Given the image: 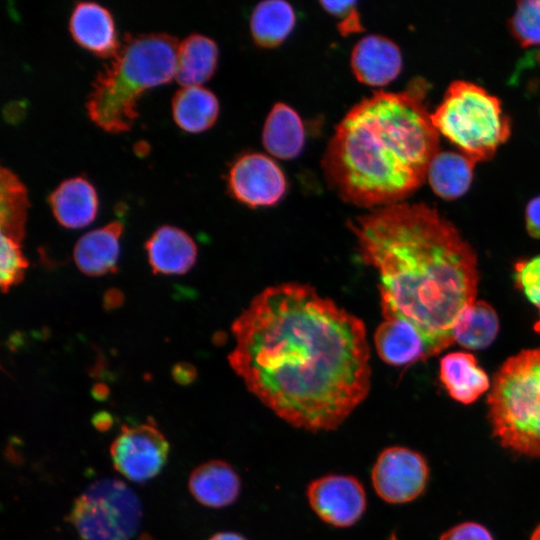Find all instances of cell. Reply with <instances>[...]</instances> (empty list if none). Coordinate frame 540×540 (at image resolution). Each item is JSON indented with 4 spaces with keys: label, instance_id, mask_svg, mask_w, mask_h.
<instances>
[{
    "label": "cell",
    "instance_id": "cell-1",
    "mask_svg": "<svg viewBox=\"0 0 540 540\" xmlns=\"http://www.w3.org/2000/svg\"><path fill=\"white\" fill-rule=\"evenodd\" d=\"M231 331L233 371L264 406L297 429L337 430L369 394L363 321L310 285L265 288Z\"/></svg>",
    "mask_w": 540,
    "mask_h": 540
},
{
    "label": "cell",
    "instance_id": "cell-2",
    "mask_svg": "<svg viewBox=\"0 0 540 540\" xmlns=\"http://www.w3.org/2000/svg\"><path fill=\"white\" fill-rule=\"evenodd\" d=\"M361 259L379 277L384 319L400 318L423 336L433 355L454 343L453 327L476 301L477 257L435 208L401 202L352 219Z\"/></svg>",
    "mask_w": 540,
    "mask_h": 540
},
{
    "label": "cell",
    "instance_id": "cell-3",
    "mask_svg": "<svg viewBox=\"0 0 540 540\" xmlns=\"http://www.w3.org/2000/svg\"><path fill=\"white\" fill-rule=\"evenodd\" d=\"M425 87L374 91L335 126L321 159L328 186L344 201L376 209L401 203L427 177L439 132Z\"/></svg>",
    "mask_w": 540,
    "mask_h": 540
},
{
    "label": "cell",
    "instance_id": "cell-4",
    "mask_svg": "<svg viewBox=\"0 0 540 540\" xmlns=\"http://www.w3.org/2000/svg\"><path fill=\"white\" fill-rule=\"evenodd\" d=\"M177 46V38L165 32L126 33L91 83L85 102L89 118L108 132L129 130L142 92L175 76Z\"/></svg>",
    "mask_w": 540,
    "mask_h": 540
},
{
    "label": "cell",
    "instance_id": "cell-5",
    "mask_svg": "<svg viewBox=\"0 0 540 540\" xmlns=\"http://www.w3.org/2000/svg\"><path fill=\"white\" fill-rule=\"evenodd\" d=\"M487 404L498 442L518 454L540 458V348L522 350L504 361Z\"/></svg>",
    "mask_w": 540,
    "mask_h": 540
},
{
    "label": "cell",
    "instance_id": "cell-6",
    "mask_svg": "<svg viewBox=\"0 0 540 540\" xmlns=\"http://www.w3.org/2000/svg\"><path fill=\"white\" fill-rule=\"evenodd\" d=\"M431 119L439 134L475 164L491 159L511 133L499 98L465 80L448 86Z\"/></svg>",
    "mask_w": 540,
    "mask_h": 540
},
{
    "label": "cell",
    "instance_id": "cell-7",
    "mask_svg": "<svg viewBox=\"0 0 540 540\" xmlns=\"http://www.w3.org/2000/svg\"><path fill=\"white\" fill-rule=\"evenodd\" d=\"M141 518L135 492L114 478L91 483L74 500L68 516L81 540H131Z\"/></svg>",
    "mask_w": 540,
    "mask_h": 540
},
{
    "label": "cell",
    "instance_id": "cell-8",
    "mask_svg": "<svg viewBox=\"0 0 540 540\" xmlns=\"http://www.w3.org/2000/svg\"><path fill=\"white\" fill-rule=\"evenodd\" d=\"M429 472L421 453L403 446H391L378 454L371 469V483L384 502L405 504L424 492Z\"/></svg>",
    "mask_w": 540,
    "mask_h": 540
},
{
    "label": "cell",
    "instance_id": "cell-9",
    "mask_svg": "<svg viewBox=\"0 0 540 540\" xmlns=\"http://www.w3.org/2000/svg\"><path fill=\"white\" fill-rule=\"evenodd\" d=\"M169 443L151 420L123 425L110 447L114 468L126 479L143 483L158 475L167 462Z\"/></svg>",
    "mask_w": 540,
    "mask_h": 540
},
{
    "label": "cell",
    "instance_id": "cell-10",
    "mask_svg": "<svg viewBox=\"0 0 540 540\" xmlns=\"http://www.w3.org/2000/svg\"><path fill=\"white\" fill-rule=\"evenodd\" d=\"M305 494L314 514L334 528L354 526L367 509L365 487L353 475L330 473L320 476L307 485Z\"/></svg>",
    "mask_w": 540,
    "mask_h": 540
},
{
    "label": "cell",
    "instance_id": "cell-11",
    "mask_svg": "<svg viewBox=\"0 0 540 540\" xmlns=\"http://www.w3.org/2000/svg\"><path fill=\"white\" fill-rule=\"evenodd\" d=\"M227 181L231 195L253 208L277 204L287 190V180L280 166L268 155L258 152L236 159Z\"/></svg>",
    "mask_w": 540,
    "mask_h": 540
},
{
    "label": "cell",
    "instance_id": "cell-12",
    "mask_svg": "<svg viewBox=\"0 0 540 540\" xmlns=\"http://www.w3.org/2000/svg\"><path fill=\"white\" fill-rule=\"evenodd\" d=\"M350 65L360 83L383 87L401 73L402 53L391 39L379 34H368L354 45Z\"/></svg>",
    "mask_w": 540,
    "mask_h": 540
},
{
    "label": "cell",
    "instance_id": "cell-13",
    "mask_svg": "<svg viewBox=\"0 0 540 540\" xmlns=\"http://www.w3.org/2000/svg\"><path fill=\"white\" fill-rule=\"evenodd\" d=\"M73 39L92 53L111 58L119 49L115 23L109 10L93 1L77 2L69 18Z\"/></svg>",
    "mask_w": 540,
    "mask_h": 540
},
{
    "label": "cell",
    "instance_id": "cell-14",
    "mask_svg": "<svg viewBox=\"0 0 540 540\" xmlns=\"http://www.w3.org/2000/svg\"><path fill=\"white\" fill-rule=\"evenodd\" d=\"M241 479L235 468L219 459L198 465L190 474L188 488L194 499L203 506L225 508L239 498Z\"/></svg>",
    "mask_w": 540,
    "mask_h": 540
},
{
    "label": "cell",
    "instance_id": "cell-15",
    "mask_svg": "<svg viewBox=\"0 0 540 540\" xmlns=\"http://www.w3.org/2000/svg\"><path fill=\"white\" fill-rule=\"evenodd\" d=\"M379 357L392 366H403L425 360L433 353L420 332L400 318L384 319L374 333Z\"/></svg>",
    "mask_w": 540,
    "mask_h": 540
},
{
    "label": "cell",
    "instance_id": "cell-16",
    "mask_svg": "<svg viewBox=\"0 0 540 540\" xmlns=\"http://www.w3.org/2000/svg\"><path fill=\"white\" fill-rule=\"evenodd\" d=\"M145 246L154 273L184 274L196 261L197 247L193 239L171 225L156 229Z\"/></svg>",
    "mask_w": 540,
    "mask_h": 540
},
{
    "label": "cell",
    "instance_id": "cell-17",
    "mask_svg": "<svg viewBox=\"0 0 540 540\" xmlns=\"http://www.w3.org/2000/svg\"><path fill=\"white\" fill-rule=\"evenodd\" d=\"M48 201L56 220L67 228L84 227L97 214V193L83 176L62 180L49 194Z\"/></svg>",
    "mask_w": 540,
    "mask_h": 540
},
{
    "label": "cell",
    "instance_id": "cell-18",
    "mask_svg": "<svg viewBox=\"0 0 540 540\" xmlns=\"http://www.w3.org/2000/svg\"><path fill=\"white\" fill-rule=\"evenodd\" d=\"M122 231V222L115 220L82 235L74 248V260L79 270L88 276L115 271Z\"/></svg>",
    "mask_w": 540,
    "mask_h": 540
},
{
    "label": "cell",
    "instance_id": "cell-19",
    "mask_svg": "<svg viewBox=\"0 0 540 540\" xmlns=\"http://www.w3.org/2000/svg\"><path fill=\"white\" fill-rule=\"evenodd\" d=\"M440 380L452 399L471 404L490 390L485 371L477 365L475 356L468 352H452L440 360Z\"/></svg>",
    "mask_w": 540,
    "mask_h": 540
},
{
    "label": "cell",
    "instance_id": "cell-20",
    "mask_svg": "<svg viewBox=\"0 0 540 540\" xmlns=\"http://www.w3.org/2000/svg\"><path fill=\"white\" fill-rule=\"evenodd\" d=\"M305 137V127L298 112L284 102L275 103L262 130L265 150L275 158L291 160L302 152Z\"/></svg>",
    "mask_w": 540,
    "mask_h": 540
},
{
    "label": "cell",
    "instance_id": "cell-21",
    "mask_svg": "<svg viewBox=\"0 0 540 540\" xmlns=\"http://www.w3.org/2000/svg\"><path fill=\"white\" fill-rule=\"evenodd\" d=\"M218 57V46L212 38L190 33L177 46L176 81L182 86L201 85L214 74Z\"/></svg>",
    "mask_w": 540,
    "mask_h": 540
},
{
    "label": "cell",
    "instance_id": "cell-22",
    "mask_svg": "<svg viewBox=\"0 0 540 540\" xmlns=\"http://www.w3.org/2000/svg\"><path fill=\"white\" fill-rule=\"evenodd\" d=\"M172 114L183 130L201 132L216 122L219 101L211 90L202 85L182 86L173 95Z\"/></svg>",
    "mask_w": 540,
    "mask_h": 540
},
{
    "label": "cell",
    "instance_id": "cell-23",
    "mask_svg": "<svg viewBox=\"0 0 540 540\" xmlns=\"http://www.w3.org/2000/svg\"><path fill=\"white\" fill-rule=\"evenodd\" d=\"M474 167L475 163L461 152L439 151L429 165L426 178L436 195L454 200L468 191Z\"/></svg>",
    "mask_w": 540,
    "mask_h": 540
},
{
    "label": "cell",
    "instance_id": "cell-24",
    "mask_svg": "<svg viewBox=\"0 0 540 540\" xmlns=\"http://www.w3.org/2000/svg\"><path fill=\"white\" fill-rule=\"evenodd\" d=\"M296 25V14L285 0H264L253 9L250 31L254 42L263 48L282 44Z\"/></svg>",
    "mask_w": 540,
    "mask_h": 540
},
{
    "label": "cell",
    "instance_id": "cell-25",
    "mask_svg": "<svg viewBox=\"0 0 540 540\" xmlns=\"http://www.w3.org/2000/svg\"><path fill=\"white\" fill-rule=\"evenodd\" d=\"M499 331L495 309L485 301H475L466 307L453 327L454 342L464 348L479 350L488 347Z\"/></svg>",
    "mask_w": 540,
    "mask_h": 540
},
{
    "label": "cell",
    "instance_id": "cell-26",
    "mask_svg": "<svg viewBox=\"0 0 540 540\" xmlns=\"http://www.w3.org/2000/svg\"><path fill=\"white\" fill-rule=\"evenodd\" d=\"M0 206L1 237L21 244L29 207L27 190L18 176L4 166L0 169Z\"/></svg>",
    "mask_w": 540,
    "mask_h": 540
},
{
    "label": "cell",
    "instance_id": "cell-27",
    "mask_svg": "<svg viewBox=\"0 0 540 540\" xmlns=\"http://www.w3.org/2000/svg\"><path fill=\"white\" fill-rule=\"evenodd\" d=\"M510 27L522 47L540 45V0L517 2Z\"/></svg>",
    "mask_w": 540,
    "mask_h": 540
},
{
    "label": "cell",
    "instance_id": "cell-28",
    "mask_svg": "<svg viewBox=\"0 0 540 540\" xmlns=\"http://www.w3.org/2000/svg\"><path fill=\"white\" fill-rule=\"evenodd\" d=\"M27 266L28 261L22 253L21 244L1 237L0 282L3 292L23 279Z\"/></svg>",
    "mask_w": 540,
    "mask_h": 540
},
{
    "label": "cell",
    "instance_id": "cell-29",
    "mask_svg": "<svg viewBox=\"0 0 540 540\" xmlns=\"http://www.w3.org/2000/svg\"><path fill=\"white\" fill-rule=\"evenodd\" d=\"M515 279L528 301L538 310L534 330L540 333V255L516 263Z\"/></svg>",
    "mask_w": 540,
    "mask_h": 540
},
{
    "label": "cell",
    "instance_id": "cell-30",
    "mask_svg": "<svg viewBox=\"0 0 540 540\" xmlns=\"http://www.w3.org/2000/svg\"><path fill=\"white\" fill-rule=\"evenodd\" d=\"M439 540H494L490 531L476 522H463L445 531Z\"/></svg>",
    "mask_w": 540,
    "mask_h": 540
},
{
    "label": "cell",
    "instance_id": "cell-31",
    "mask_svg": "<svg viewBox=\"0 0 540 540\" xmlns=\"http://www.w3.org/2000/svg\"><path fill=\"white\" fill-rule=\"evenodd\" d=\"M525 223L528 234L540 239V195L528 202L525 209Z\"/></svg>",
    "mask_w": 540,
    "mask_h": 540
},
{
    "label": "cell",
    "instance_id": "cell-32",
    "mask_svg": "<svg viewBox=\"0 0 540 540\" xmlns=\"http://www.w3.org/2000/svg\"><path fill=\"white\" fill-rule=\"evenodd\" d=\"M321 7L330 15L340 18L347 17L356 9V1H320Z\"/></svg>",
    "mask_w": 540,
    "mask_h": 540
},
{
    "label": "cell",
    "instance_id": "cell-33",
    "mask_svg": "<svg viewBox=\"0 0 540 540\" xmlns=\"http://www.w3.org/2000/svg\"><path fill=\"white\" fill-rule=\"evenodd\" d=\"M173 379L181 385L191 384L197 377L196 368L188 362L175 364L171 371Z\"/></svg>",
    "mask_w": 540,
    "mask_h": 540
},
{
    "label": "cell",
    "instance_id": "cell-34",
    "mask_svg": "<svg viewBox=\"0 0 540 540\" xmlns=\"http://www.w3.org/2000/svg\"><path fill=\"white\" fill-rule=\"evenodd\" d=\"M338 30L344 36L363 30L357 8L354 9L347 17L340 20Z\"/></svg>",
    "mask_w": 540,
    "mask_h": 540
},
{
    "label": "cell",
    "instance_id": "cell-35",
    "mask_svg": "<svg viewBox=\"0 0 540 540\" xmlns=\"http://www.w3.org/2000/svg\"><path fill=\"white\" fill-rule=\"evenodd\" d=\"M123 300L124 295L122 292L117 288H111L104 294V307L107 310L118 308L123 303Z\"/></svg>",
    "mask_w": 540,
    "mask_h": 540
},
{
    "label": "cell",
    "instance_id": "cell-36",
    "mask_svg": "<svg viewBox=\"0 0 540 540\" xmlns=\"http://www.w3.org/2000/svg\"><path fill=\"white\" fill-rule=\"evenodd\" d=\"M92 424L99 431H107L113 424V417L107 411H100L93 416Z\"/></svg>",
    "mask_w": 540,
    "mask_h": 540
},
{
    "label": "cell",
    "instance_id": "cell-37",
    "mask_svg": "<svg viewBox=\"0 0 540 540\" xmlns=\"http://www.w3.org/2000/svg\"><path fill=\"white\" fill-rule=\"evenodd\" d=\"M110 393V390L107 385L103 383H97L94 384V386L91 389V394L94 399L103 401L105 400Z\"/></svg>",
    "mask_w": 540,
    "mask_h": 540
},
{
    "label": "cell",
    "instance_id": "cell-38",
    "mask_svg": "<svg viewBox=\"0 0 540 540\" xmlns=\"http://www.w3.org/2000/svg\"><path fill=\"white\" fill-rule=\"evenodd\" d=\"M208 540H248L243 535L233 531H222L212 535Z\"/></svg>",
    "mask_w": 540,
    "mask_h": 540
},
{
    "label": "cell",
    "instance_id": "cell-39",
    "mask_svg": "<svg viewBox=\"0 0 540 540\" xmlns=\"http://www.w3.org/2000/svg\"><path fill=\"white\" fill-rule=\"evenodd\" d=\"M530 540H540V524L533 531Z\"/></svg>",
    "mask_w": 540,
    "mask_h": 540
}]
</instances>
